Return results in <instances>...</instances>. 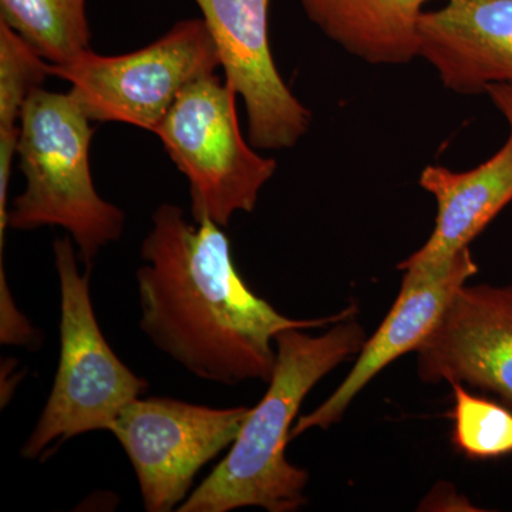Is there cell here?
Returning a JSON list of instances; mask_svg holds the SVG:
<instances>
[{"label":"cell","instance_id":"12","mask_svg":"<svg viewBox=\"0 0 512 512\" xmlns=\"http://www.w3.org/2000/svg\"><path fill=\"white\" fill-rule=\"evenodd\" d=\"M420 185L436 198L437 217L426 244L399 264L414 275L446 268L512 202V133L490 160L473 170L457 173L429 165Z\"/></svg>","mask_w":512,"mask_h":512},{"label":"cell","instance_id":"10","mask_svg":"<svg viewBox=\"0 0 512 512\" xmlns=\"http://www.w3.org/2000/svg\"><path fill=\"white\" fill-rule=\"evenodd\" d=\"M477 272L470 249L461 252L440 271L426 275L404 272L399 296L375 335L366 340L349 375L318 409L299 417L293 424L291 439L312 429H329L338 423L357 394L383 369L400 356L416 352L439 325L458 289Z\"/></svg>","mask_w":512,"mask_h":512},{"label":"cell","instance_id":"2","mask_svg":"<svg viewBox=\"0 0 512 512\" xmlns=\"http://www.w3.org/2000/svg\"><path fill=\"white\" fill-rule=\"evenodd\" d=\"M305 330L286 329L276 335V365L265 396L252 407L227 456L178 512L245 507L292 512L306 504L308 473L285 456L293 420L313 387L362 350L366 333L355 313L333 323L323 335Z\"/></svg>","mask_w":512,"mask_h":512},{"label":"cell","instance_id":"16","mask_svg":"<svg viewBox=\"0 0 512 512\" xmlns=\"http://www.w3.org/2000/svg\"><path fill=\"white\" fill-rule=\"evenodd\" d=\"M453 443L474 460H493L512 454V409L507 404L468 392L453 383Z\"/></svg>","mask_w":512,"mask_h":512},{"label":"cell","instance_id":"17","mask_svg":"<svg viewBox=\"0 0 512 512\" xmlns=\"http://www.w3.org/2000/svg\"><path fill=\"white\" fill-rule=\"evenodd\" d=\"M0 342L2 345L28 346L36 339L35 329L13 301L3 262L0 264Z\"/></svg>","mask_w":512,"mask_h":512},{"label":"cell","instance_id":"1","mask_svg":"<svg viewBox=\"0 0 512 512\" xmlns=\"http://www.w3.org/2000/svg\"><path fill=\"white\" fill-rule=\"evenodd\" d=\"M137 271L140 328L157 349L207 382L269 383L282 330L333 325L355 306L322 319H291L256 296L239 275L221 225L188 220L183 208L154 211Z\"/></svg>","mask_w":512,"mask_h":512},{"label":"cell","instance_id":"14","mask_svg":"<svg viewBox=\"0 0 512 512\" xmlns=\"http://www.w3.org/2000/svg\"><path fill=\"white\" fill-rule=\"evenodd\" d=\"M0 22L55 66L92 49L87 0H0Z\"/></svg>","mask_w":512,"mask_h":512},{"label":"cell","instance_id":"9","mask_svg":"<svg viewBox=\"0 0 512 512\" xmlns=\"http://www.w3.org/2000/svg\"><path fill=\"white\" fill-rule=\"evenodd\" d=\"M416 353L424 383L470 384L512 409V286H461Z\"/></svg>","mask_w":512,"mask_h":512},{"label":"cell","instance_id":"18","mask_svg":"<svg viewBox=\"0 0 512 512\" xmlns=\"http://www.w3.org/2000/svg\"><path fill=\"white\" fill-rule=\"evenodd\" d=\"M484 94L493 101L495 109L503 114L507 123L510 124V133H512V83L491 84L485 89Z\"/></svg>","mask_w":512,"mask_h":512},{"label":"cell","instance_id":"4","mask_svg":"<svg viewBox=\"0 0 512 512\" xmlns=\"http://www.w3.org/2000/svg\"><path fill=\"white\" fill-rule=\"evenodd\" d=\"M60 285V356L49 399L22 456L37 460L49 448L96 430H109L121 410L148 389L143 377L128 369L101 332L89 272L77 266L70 237L53 244Z\"/></svg>","mask_w":512,"mask_h":512},{"label":"cell","instance_id":"5","mask_svg":"<svg viewBox=\"0 0 512 512\" xmlns=\"http://www.w3.org/2000/svg\"><path fill=\"white\" fill-rule=\"evenodd\" d=\"M237 97L217 73L208 74L184 90L156 131L190 185L194 221L227 227L237 212L254 211L278 167L242 136Z\"/></svg>","mask_w":512,"mask_h":512},{"label":"cell","instance_id":"11","mask_svg":"<svg viewBox=\"0 0 512 512\" xmlns=\"http://www.w3.org/2000/svg\"><path fill=\"white\" fill-rule=\"evenodd\" d=\"M419 57L463 96L512 83V0H444L419 22Z\"/></svg>","mask_w":512,"mask_h":512},{"label":"cell","instance_id":"6","mask_svg":"<svg viewBox=\"0 0 512 512\" xmlns=\"http://www.w3.org/2000/svg\"><path fill=\"white\" fill-rule=\"evenodd\" d=\"M220 55L204 19H185L136 52L101 56L92 49L50 74L70 83L73 99L97 123H123L156 134L192 83L217 73Z\"/></svg>","mask_w":512,"mask_h":512},{"label":"cell","instance_id":"8","mask_svg":"<svg viewBox=\"0 0 512 512\" xmlns=\"http://www.w3.org/2000/svg\"><path fill=\"white\" fill-rule=\"evenodd\" d=\"M220 55L224 80L244 101L258 150L295 147L312 114L284 82L269 42L271 0H194Z\"/></svg>","mask_w":512,"mask_h":512},{"label":"cell","instance_id":"7","mask_svg":"<svg viewBox=\"0 0 512 512\" xmlns=\"http://www.w3.org/2000/svg\"><path fill=\"white\" fill-rule=\"evenodd\" d=\"M251 409H214L168 397L128 403L109 431L133 466L146 511L180 507L202 467L237 440Z\"/></svg>","mask_w":512,"mask_h":512},{"label":"cell","instance_id":"15","mask_svg":"<svg viewBox=\"0 0 512 512\" xmlns=\"http://www.w3.org/2000/svg\"><path fill=\"white\" fill-rule=\"evenodd\" d=\"M49 76L50 63L15 30L0 22V147L18 148L26 100Z\"/></svg>","mask_w":512,"mask_h":512},{"label":"cell","instance_id":"3","mask_svg":"<svg viewBox=\"0 0 512 512\" xmlns=\"http://www.w3.org/2000/svg\"><path fill=\"white\" fill-rule=\"evenodd\" d=\"M90 121L70 93L40 87L30 94L16 150L26 187L9 210L10 228L66 229L89 268L101 248L120 239L126 222L124 212L94 187Z\"/></svg>","mask_w":512,"mask_h":512},{"label":"cell","instance_id":"13","mask_svg":"<svg viewBox=\"0 0 512 512\" xmlns=\"http://www.w3.org/2000/svg\"><path fill=\"white\" fill-rule=\"evenodd\" d=\"M431 2L436 0H301V5L313 25L350 55L376 66H399L419 57V22Z\"/></svg>","mask_w":512,"mask_h":512}]
</instances>
